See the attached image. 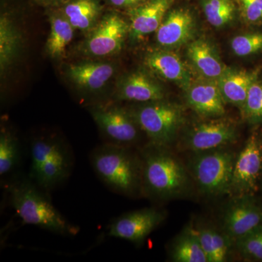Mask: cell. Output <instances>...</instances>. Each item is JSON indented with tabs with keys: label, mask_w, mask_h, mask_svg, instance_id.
<instances>
[{
	"label": "cell",
	"mask_w": 262,
	"mask_h": 262,
	"mask_svg": "<svg viewBox=\"0 0 262 262\" xmlns=\"http://www.w3.org/2000/svg\"><path fill=\"white\" fill-rule=\"evenodd\" d=\"M8 201L25 225L35 226L62 236H75L80 232L57 210L48 192L28 177L18 175L5 184Z\"/></svg>",
	"instance_id": "cell-1"
},
{
	"label": "cell",
	"mask_w": 262,
	"mask_h": 262,
	"mask_svg": "<svg viewBox=\"0 0 262 262\" xmlns=\"http://www.w3.org/2000/svg\"><path fill=\"white\" fill-rule=\"evenodd\" d=\"M132 147L103 143L90 155L95 173L112 192L127 196L143 193L142 158Z\"/></svg>",
	"instance_id": "cell-2"
},
{
	"label": "cell",
	"mask_w": 262,
	"mask_h": 262,
	"mask_svg": "<svg viewBox=\"0 0 262 262\" xmlns=\"http://www.w3.org/2000/svg\"><path fill=\"white\" fill-rule=\"evenodd\" d=\"M29 149L28 177L38 187L49 193L70 178L75 159L72 148L64 141L56 136L35 138Z\"/></svg>",
	"instance_id": "cell-3"
},
{
	"label": "cell",
	"mask_w": 262,
	"mask_h": 262,
	"mask_svg": "<svg viewBox=\"0 0 262 262\" xmlns=\"http://www.w3.org/2000/svg\"><path fill=\"white\" fill-rule=\"evenodd\" d=\"M168 148L148 144L141 151L143 192L154 199H170L188 185L185 169Z\"/></svg>",
	"instance_id": "cell-4"
},
{
	"label": "cell",
	"mask_w": 262,
	"mask_h": 262,
	"mask_svg": "<svg viewBox=\"0 0 262 262\" xmlns=\"http://www.w3.org/2000/svg\"><path fill=\"white\" fill-rule=\"evenodd\" d=\"M149 144L168 148L177 137L184 120L182 108L168 101H152L130 112Z\"/></svg>",
	"instance_id": "cell-5"
},
{
	"label": "cell",
	"mask_w": 262,
	"mask_h": 262,
	"mask_svg": "<svg viewBox=\"0 0 262 262\" xmlns=\"http://www.w3.org/2000/svg\"><path fill=\"white\" fill-rule=\"evenodd\" d=\"M235 160L233 153L221 149L195 157L192 173L202 192L211 196L230 194Z\"/></svg>",
	"instance_id": "cell-6"
},
{
	"label": "cell",
	"mask_w": 262,
	"mask_h": 262,
	"mask_svg": "<svg viewBox=\"0 0 262 262\" xmlns=\"http://www.w3.org/2000/svg\"><path fill=\"white\" fill-rule=\"evenodd\" d=\"M262 176V139L253 134L234 163L230 194L235 196L252 195L257 191Z\"/></svg>",
	"instance_id": "cell-7"
},
{
	"label": "cell",
	"mask_w": 262,
	"mask_h": 262,
	"mask_svg": "<svg viewBox=\"0 0 262 262\" xmlns=\"http://www.w3.org/2000/svg\"><path fill=\"white\" fill-rule=\"evenodd\" d=\"M91 114L106 144L132 147L139 141L141 128L130 112L118 106H97Z\"/></svg>",
	"instance_id": "cell-8"
},
{
	"label": "cell",
	"mask_w": 262,
	"mask_h": 262,
	"mask_svg": "<svg viewBox=\"0 0 262 262\" xmlns=\"http://www.w3.org/2000/svg\"><path fill=\"white\" fill-rule=\"evenodd\" d=\"M166 213L156 208L129 212L113 220L107 235L139 244L165 220Z\"/></svg>",
	"instance_id": "cell-9"
},
{
	"label": "cell",
	"mask_w": 262,
	"mask_h": 262,
	"mask_svg": "<svg viewBox=\"0 0 262 262\" xmlns=\"http://www.w3.org/2000/svg\"><path fill=\"white\" fill-rule=\"evenodd\" d=\"M237 138L235 125L227 120L202 122L189 130L183 141V149L203 152L221 149L233 143Z\"/></svg>",
	"instance_id": "cell-10"
},
{
	"label": "cell",
	"mask_w": 262,
	"mask_h": 262,
	"mask_svg": "<svg viewBox=\"0 0 262 262\" xmlns=\"http://www.w3.org/2000/svg\"><path fill=\"white\" fill-rule=\"evenodd\" d=\"M224 232L237 241L262 225V206L251 195L235 196L223 217Z\"/></svg>",
	"instance_id": "cell-11"
},
{
	"label": "cell",
	"mask_w": 262,
	"mask_h": 262,
	"mask_svg": "<svg viewBox=\"0 0 262 262\" xmlns=\"http://www.w3.org/2000/svg\"><path fill=\"white\" fill-rule=\"evenodd\" d=\"M130 26L120 15L115 13L105 15L98 23L86 42L90 54L107 56L115 54L122 47Z\"/></svg>",
	"instance_id": "cell-12"
},
{
	"label": "cell",
	"mask_w": 262,
	"mask_h": 262,
	"mask_svg": "<svg viewBox=\"0 0 262 262\" xmlns=\"http://www.w3.org/2000/svg\"><path fill=\"white\" fill-rule=\"evenodd\" d=\"M172 0H148L130 8V32L136 39L157 32L168 11Z\"/></svg>",
	"instance_id": "cell-13"
},
{
	"label": "cell",
	"mask_w": 262,
	"mask_h": 262,
	"mask_svg": "<svg viewBox=\"0 0 262 262\" xmlns=\"http://www.w3.org/2000/svg\"><path fill=\"white\" fill-rule=\"evenodd\" d=\"M186 91L188 104L202 116L221 117L225 113V101L216 80L200 81Z\"/></svg>",
	"instance_id": "cell-14"
},
{
	"label": "cell",
	"mask_w": 262,
	"mask_h": 262,
	"mask_svg": "<svg viewBox=\"0 0 262 262\" xmlns=\"http://www.w3.org/2000/svg\"><path fill=\"white\" fill-rule=\"evenodd\" d=\"M194 29V18L189 10H173L157 30V41L163 47H177L191 39Z\"/></svg>",
	"instance_id": "cell-15"
},
{
	"label": "cell",
	"mask_w": 262,
	"mask_h": 262,
	"mask_svg": "<svg viewBox=\"0 0 262 262\" xmlns=\"http://www.w3.org/2000/svg\"><path fill=\"white\" fill-rule=\"evenodd\" d=\"M146 66L165 80L173 81L187 90L191 84V77L180 57L171 51L158 50L146 56Z\"/></svg>",
	"instance_id": "cell-16"
},
{
	"label": "cell",
	"mask_w": 262,
	"mask_h": 262,
	"mask_svg": "<svg viewBox=\"0 0 262 262\" xmlns=\"http://www.w3.org/2000/svg\"><path fill=\"white\" fill-rule=\"evenodd\" d=\"M118 99L135 102L148 103L165 98L163 88L142 72L127 75L120 84Z\"/></svg>",
	"instance_id": "cell-17"
},
{
	"label": "cell",
	"mask_w": 262,
	"mask_h": 262,
	"mask_svg": "<svg viewBox=\"0 0 262 262\" xmlns=\"http://www.w3.org/2000/svg\"><path fill=\"white\" fill-rule=\"evenodd\" d=\"M256 79V72L226 69L216 82L225 103L243 110L250 86Z\"/></svg>",
	"instance_id": "cell-18"
},
{
	"label": "cell",
	"mask_w": 262,
	"mask_h": 262,
	"mask_svg": "<svg viewBox=\"0 0 262 262\" xmlns=\"http://www.w3.org/2000/svg\"><path fill=\"white\" fill-rule=\"evenodd\" d=\"M187 56L194 68L207 80H218L227 69L211 45L204 39H196L189 44Z\"/></svg>",
	"instance_id": "cell-19"
},
{
	"label": "cell",
	"mask_w": 262,
	"mask_h": 262,
	"mask_svg": "<svg viewBox=\"0 0 262 262\" xmlns=\"http://www.w3.org/2000/svg\"><path fill=\"white\" fill-rule=\"evenodd\" d=\"M114 72L113 67L110 63L89 62L71 66L68 75L80 89L96 91L102 89Z\"/></svg>",
	"instance_id": "cell-20"
},
{
	"label": "cell",
	"mask_w": 262,
	"mask_h": 262,
	"mask_svg": "<svg viewBox=\"0 0 262 262\" xmlns=\"http://www.w3.org/2000/svg\"><path fill=\"white\" fill-rule=\"evenodd\" d=\"M22 160L21 147L18 138L11 131L3 128L0 134V177L3 183L18 176L17 170Z\"/></svg>",
	"instance_id": "cell-21"
},
{
	"label": "cell",
	"mask_w": 262,
	"mask_h": 262,
	"mask_svg": "<svg viewBox=\"0 0 262 262\" xmlns=\"http://www.w3.org/2000/svg\"><path fill=\"white\" fill-rule=\"evenodd\" d=\"M170 256L176 262H208L196 229L192 226L186 227L174 239L170 248Z\"/></svg>",
	"instance_id": "cell-22"
},
{
	"label": "cell",
	"mask_w": 262,
	"mask_h": 262,
	"mask_svg": "<svg viewBox=\"0 0 262 262\" xmlns=\"http://www.w3.org/2000/svg\"><path fill=\"white\" fill-rule=\"evenodd\" d=\"M101 11L98 0H70L63 6V14L75 29L92 28Z\"/></svg>",
	"instance_id": "cell-23"
},
{
	"label": "cell",
	"mask_w": 262,
	"mask_h": 262,
	"mask_svg": "<svg viewBox=\"0 0 262 262\" xmlns=\"http://www.w3.org/2000/svg\"><path fill=\"white\" fill-rule=\"evenodd\" d=\"M196 231L208 262L227 261L232 241L225 232L221 233L212 227H201Z\"/></svg>",
	"instance_id": "cell-24"
},
{
	"label": "cell",
	"mask_w": 262,
	"mask_h": 262,
	"mask_svg": "<svg viewBox=\"0 0 262 262\" xmlns=\"http://www.w3.org/2000/svg\"><path fill=\"white\" fill-rule=\"evenodd\" d=\"M51 32L46 43L48 54L53 58L61 56L74 37V27L64 15H53Z\"/></svg>",
	"instance_id": "cell-25"
},
{
	"label": "cell",
	"mask_w": 262,
	"mask_h": 262,
	"mask_svg": "<svg viewBox=\"0 0 262 262\" xmlns=\"http://www.w3.org/2000/svg\"><path fill=\"white\" fill-rule=\"evenodd\" d=\"M20 36L9 17L3 15L0 20V66L4 71L18 54Z\"/></svg>",
	"instance_id": "cell-26"
},
{
	"label": "cell",
	"mask_w": 262,
	"mask_h": 262,
	"mask_svg": "<svg viewBox=\"0 0 262 262\" xmlns=\"http://www.w3.org/2000/svg\"><path fill=\"white\" fill-rule=\"evenodd\" d=\"M203 10L210 24L222 27L233 20L235 7L232 0H204Z\"/></svg>",
	"instance_id": "cell-27"
},
{
	"label": "cell",
	"mask_w": 262,
	"mask_h": 262,
	"mask_svg": "<svg viewBox=\"0 0 262 262\" xmlns=\"http://www.w3.org/2000/svg\"><path fill=\"white\" fill-rule=\"evenodd\" d=\"M242 111L248 122H262V82L258 79L250 86Z\"/></svg>",
	"instance_id": "cell-28"
},
{
	"label": "cell",
	"mask_w": 262,
	"mask_h": 262,
	"mask_svg": "<svg viewBox=\"0 0 262 262\" xmlns=\"http://www.w3.org/2000/svg\"><path fill=\"white\" fill-rule=\"evenodd\" d=\"M234 242L245 258L262 261V225Z\"/></svg>",
	"instance_id": "cell-29"
},
{
	"label": "cell",
	"mask_w": 262,
	"mask_h": 262,
	"mask_svg": "<svg viewBox=\"0 0 262 262\" xmlns=\"http://www.w3.org/2000/svg\"><path fill=\"white\" fill-rule=\"evenodd\" d=\"M232 51L238 56H247L262 50V33L243 34L234 38L231 42Z\"/></svg>",
	"instance_id": "cell-30"
},
{
	"label": "cell",
	"mask_w": 262,
	"mask_h": 262,
	"mask_svg": "<svg viewBox=\"0 0 262 262\" xmlns=\"http://www.w3.org/2000/svg\"><path fill=\"white\" fill-rule=\"evenodd\" d=\"M247 20L256 23L262 20V0H239Z\"/></svg>",
	"instance_id": "cell-31"
},
{
	"label": "cell",
	"mask_w": 262,
	"mask_h": 262,
	"mask_svg": "<svg viewBox=\"0 0 262 262\" xmlns=\"http://www.w3.org/2000/svg\"><path fill=\"white\" fill-rule=\"evenodd\" d=\"M108 3L120 8H133L141 3H144V0H107Z\"/></svg>",
	"instance_id": "cell-32"
},
{
	"label": "cell",
	"mask_w": 262,
	"mask_h": 262,
	"mask_svg": "<svg viewBox=\"0 0 262 262\" xmlns=\"http://www.w3.org/2000/svg\"><path fill=\"white\" fill-rule=\"evenodd\" d=\"M37 3H42V4H53V3H58L61 0H36Z\"/></svg>",
	"instance_id": "cell-33"
}]
</instances>
